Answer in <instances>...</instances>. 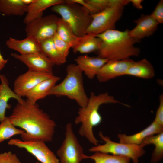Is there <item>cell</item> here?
Masks as SVG:
<instances>
[{"label": "cell", "mask_w": 163, "mask_h": 163, "mask_svg": "<svg viewBox=\"0 0 163 163\" xmlns=\"http://www.w3.org/2000/svg\"><path fill=\"white\" fill-rule=\"evenodd\" d=\"M51 9L61 16L78 37L86 34L92 18L89 11L84 6L66 0L64 3L52 6Z\"/></svg>", "instance_id": "5"}, {"label": "cell", "mask_w": 163, "mask_h": 163, "mask_svg": "<svg viewBox=\"0 0 163 163\" xmlns=\"http://www.w3.org/2000/svg\"><path fill=\"white\" fill-rule=\"evenodd\" d=\"M11 56L25 64L29 69L53 73L54 64L41 52L27 55L11 53Z\"/></svg>", "instance_id": "12"}, {"label": "cell", "mask_w": 163, "mask_h": 163, "mask_svg": "<svg viewBox=\"0 0 163 163\" xmlns=\"http://www.w3.org/2000/svg\"><path fill=\"white\" fill-rule=\"evenodd\" d=\"M74 60L81 71L90 79L96 76L102 66L109 60L98 56L87 55L78 56Z\"/></svg>", "instance_id": "15"}, {"label": "cell", "mask_w": 163, "mask_h": 163, "mask_svg": "<svg viewBox=\"0 0 163 163\" xmlns=\"http://www.w3.org/2000/svg\"><path fill=\"white\" fill-rule=\"evenodd\" d=\"M27 6L21 0H0V12L4 15L22 16L26 13Z\"/></svg>", "instance_id": "23"}, {"label": "cell", "mask_w": 163, "mask_h": 163, "mask_svg": "<svg viewBox=\"0 0 163 163\" xmlns=\"http://www.w3.org/2000/svg\"><path fill=\"white\" fill-rule=\"evenodd\" d=\"M8 144L25 149L41 163H59V159L53 152L46 145L45 142L41 140L24 141L12 139Z\"/></svg>", "instance_id": "10"}, {"label": "cell", "mask_w": 163, "mask_h": 163, "mask_svg": "<svg viewBox=\"0 0 163 163\" xmlns=\"http://www.w3.org/2000/svg\"><path fill=\"white\" fill-rule=\"evenodd\" d=\"M15 126L25 131L21 135L22 140L38 139L45 142H51L56 124L36 103L27 100L18 102L8 117Z\"/></svg>", "instance_id": "1"}, {"label": "cell", "mask_w": 163, "mask_h": 163, "mask_svg": "<svg viewBox=\"0 0 163 163\" xmlns=\"http://www.w3.org/2000/svg\"><path fill=\"white\" fill-rule=\"evenodd\" d=\"M39 163V162H36V163Z\"/></svg>", "instance_id": "39"}, {"label": "cell", "mask_w": 163, "mask_h": 163, "mask_svg": "<svg viewBox=\"0 0 163 163\" xmlns=\"http://www.w3.org/2000/svg\"><path fill=\"white\" fill-rule=\"evenodd\" d=\"M0 163H21L15 154L8 151L0 153Z\"/></svg>", "instance_id": "32"}, {"label": "cell", "mask_w": 163, "mask_h": 163, "mask_svg": "<svg viewBox=\"0 0 163 163\" xmlns=\"http://www.w3.org/2000/svg\"><path fill=\"white\" fill-rule=\"evenodd\" d=\"M86 158L93 160L94 163H129L131 159L125 155H110L99 152H95L91 155H86Z\"/></svg>", "instance_id": "26"}, {"label": "cell", "mask_w": 163, "mask_h": 163, "mask_svg": "<svg viewBox=\"0 0 163 163\" xmlns=\"http://www.w3.org/2000/svg\"><path fill=\"white\" fill-rule=\"evenodd\" d=\"M24 133L25 131L23 129L16 128L11 123L8 117H6L0 124V143L13 136L21 135Z\"/></svg>", "instance_id": "28"}, {"label": "cell", "mask_w": 163, "mask_h": 163, "mask_svg": "<svg viewBox=\"0 0 163 163\" xmlns=\"http://www.w3.org/2000/svg\"><path fill=\"white\" fill-rule=\"evenodd\" d=\"M53 75V73L28 69L15 79L13 91L21 97H24L29 91L38 83Z\"/></svg>", "instance_id": "11"}, {"label": "cell", "mask_w": 163, "mask_h": 163, "mask_svg": "<svg viewBox=\"0 0 163 163\" xmlns=\"http://www.w3.org/2000/svg\"><path fill=\"white\" fill-rule=\"evenodd\" d=\"M99 136L105 143L91 147L88 150L90 152L126 156L132 159L133 163H138L139 158L145 153L143 148L140 145L113 142L109 137L104 136L101 131L99 132Z\"/></svg>", "instance_id": "7"}, {"label": "cell", "mask_w": 163, "mask_h": 163, "mask_svg": "<svg viewBox=\"0 0 163 163\" xmlns=\"http://www.w3.org/2000/svg\"><path fill=\"white\" fill-rule=\"evenodd\" d=\"M69 1L70 2L77 3L84 6L89 11L91 15L99 12L91 5L88 3L85 0H69Z\"/></svg>", "instance_id": "34"}, {"label": "cell", "mask_w": 163, "mask_h": 163, "mask_svg": "<svg viewBox=\"0 0 163 163\" xmlns=\"http://www.w3.org/2000/svg\"><path fill=\"white\" fill-rule=\"evenodd\" d=\"M113 0H85L98 12L101 11L109 6Z\"/></svg>", "instance_id": "30"}, {"label": "cell", "mask_w": 163, "mask_h": 163, "mask_svg": "<svg viewBox=\"0 0 163 163\" xmlns=\"http://www.w3.org/2000/svg\"><path fill=\"white\" fill-rule=\"evenodd\" d=\"M158 23H163V0L158 3L153 11L150 15Z\"/></svg>", "instance_id": "31"}, {"label": "cell", "mask_w": 163, "mask_h": 163, "mask_svg": "<svg viewBox=\"0 0 163 163\" xmlns=\"http://www.w3.org/2000/svg\"><path fill=\"white\" fill-rule=\"evenodd\" d=\"M66 72L65 78L60 83L53 87L49 95L66 96L75 101L80 107H85L89 98L84 89L83 72L78 66L74 64L68 65Z\"/></svg>", "instance_id": "4"}, {"label": "cell", "mask_w": 163, "mask_h": 163, "mask_svg": "<svg viewBox=\"0 0 163 163\" xmlns=\"http://www.w3.org/2000/svg\"><path fill=\"white\" fill-rule=\"evenodd\" d=\"M133 21L136 26L132 30H129V35L132 38L139 41L152 35L157 30L158 24L150 15L142 14Z\"/></svg>", "instance_id": "14"}, {"label": "cell", "mask_w": 163, "mask_h": 163, "mask_svg": "<svg viewBox=\"0 0 163 163\" xmlns=\"http://www.w3.org/2000/svg\"><path fill=\"white\" fill-rule=\"evenodd\" d=\"M6 45L9 48L18 52L21 55L40 51L39 42L30 36L21 40L10 37L6 41Z\"/></svg>", "instance_id": "19"}, {"label": "cell", "mask_w": 163, "mask_h": 163, "mask_svg": "<svg viewBox=\"0 0 163 163\" xmlns=\"http://www.w3.org/2000/svg\"><path fill=\"white\" fill-rule=\"evenodd\" d=\"M133 5L136 8L139 9H142L143 8V6L142 3L143 1L142 0H130Z\"/></svg>", "instance_id": "35"}, {"label": "cell", "mask_w": 163, "mask_h": 163, "mask_svg": "<svg viewBox=\"0 0 163 163\" xmlns=\"http://www.w3.org/2000/svg\"><path fill=\"white\" fill-rule=\"evenodd\" d=\"M66 0H35L27 6V14L23 20L26 25L33 21L43 16V11L54 5L64 3Z\"/></svg>", "instance_id": "18"}, {"label": "cell", "mask_w": 163, "mask_h": 163, "mask_svg": "<svg viewBox=\"0 0 163 163\" xmlns=\"http://www.w3.org/2000/svg\"><path fill=\"white\" fill-rule=\"evenodd\" d=\"M159 104L157 110L154 120L159 124L163 126V95H161L159 98Z\"/></svg>", "instance_id": "33"}, {"label": "cell", "mask_w": 163, "mask_h": 163, "mask_svg": "<svg viewBox=\"0 0 163 163\" xmlns=\"http://www.w3.org/2000/svg\"><path fill=\"white\" fill-rule=\"evenodd\" d=\"M130 2V0H113L104 9L91 14L92 21L86 34L96 36L107 30L115 29L116 23L122 16L124 6Z\"/></svg>", "instance_id": "6"}, {"label": "cell", "mask_w": 163, "mask_h": 163, "mask_svg": "<svg viewBox=\"0 0 163 163\" xmlns=\"http://www.w3.org/2000/svg\"><path fill=\"white\" fill-rule=\"evenodd\" d=\"M56 33L62 40L71 44L72 48L77 43L79 37L75 35L70 26L61 18L58 22Z\"/></svg>", "instance_id": "27"}, {"label": "cell", "mask_w": 163, "mask_h": 163, "mask_svg": "<svg viewBox=\"0 0 163 163\" xmlns=\"http://www.w3.org/2000/svg\"><path fill=\"white\" fill-rule=\"evenodd\" d=\"M101 44V40L100 38L86 34L79 37L77 42L72 48L74 53H88L98 52L100 49Z\"/></svg>", "instance_id": "21"}, {"label": "cell", "mask_w": 163, "mask_h": 163, "mask_svg": "<svg viewBox=\"0 0 163 163\" xmlns=\"http://www.w3.org/2000/svg\"><path fill=\"white\" fill-rule=\"evenodd\" d=\"M60 78L59 76L53 75L41 82L26 94L25 96L26 100L33 104H35L38 100L49 95L52 89Z\"/></svg>", "instance_id": "17"}, {"label": "cell", "mask_w": 163, "mask_h": 163, "mask_svg": "<svg viewBox=\"0 0 163 163\" xmlns=\"http://www.w3.org/2000/svg\"><path fill=\"white\" fill-rule=\"evenodd\" d=\"M60 18L54 14L42 16L26 24L27 37L30 36L40 42L53 37L56 33Z\"/></svg>", "instance_id": "9"}, {"label": "cell", "mask_w": 163, "mask_h": 163, "mask_svg": "<svg viewBox=\"0 0 163 163\" xmlns=\"http://www.w3.org/2000/svg\"><path fill=\"white\" fill-rule=\"evenodd\" d=\"M134 61L130 58L109 60L102 66L96 76L99 82H103L125 75L128 69Z\"/></svg>", "instance_id": "13"}, {"label": "cell", "mask_w": 163, "mask_h": 163, "mask_svg": "<svg viewBox=\"0 0 163 163\" xmlns=\"http://www.w3.org/2000/svg\"><path fill=\"white\" fill-rule=\"evenodd\" d=\"M65 138L56 154L59 163H80L86 155L74 133L71 123L66 126Z\"/></svg>", "instance_id": "8"}, {"label": "cell", "mask_w": 163, "mask_h": 163, "mask_svg": "<svg viewBox=\"0 0 163 163\" xmlns=\"http://www.w3.org/2000/svg\"><path fill=\"white\" fill-rule=\"evenodd\" d=\"M2 88L0 93V122L5 119V113L7 109L10 108L11 106L8 104L11 98L16 99L18 102H22L24 100L13 91L9 86V82L5 76L0 74Z\"/></svg>", "instance_id": "20"}, {"label": "cell", "mask_w": 163, "mask_h": 163, "mask_svg": "<svg viewBox=\"0 0 163 163\" xmlns=\"http://www.w3.org/2000/svg\"><path fill=\"white\" fill-rule=\"evenodd\" d=\"M1 88H2V85H1V84H0V93L1 91Z\"/></svg>", "instance_id": "38"}, {"label": "cell", "mask_w": 163, "mask_h": 163, "mask_svg": "<svg viewBox=\"0 0 163 163\" xmlns=\"http://www.w3.org/2000/svg\"><path fill=\"white\" fill-rule=\"evenodd\" d=\"M53 39L59 54L65 63L72 45L62 40L56 33L53 37Z\"/></svg>", "instance_id": "29"}, {"label": "cell", "mask_w": 163, "mask_h": 163, "mask_svg": "<svg viewBox=\"0 0 163 163\" xmlns=\"http://www.w3.org/2000/svg\"><path fill=\"white\" fill-rule=\"evenodd\" d=\"M39 43L40 52L49 59L54 65H60L65 63L57 50L53 37Z\"/></svg>", "instance_id": "25"}, {"label": "cell", "mask_w": 163, "mask_h": 163, "mask_svg": "<svg viewBox=\"0 0 163 163\" xmlns=\"http://www.w3.org/2000/svg\"><path fill=\"white\" fill-rule=\"evenodd\" d=\"M153 144L155 149L152 155L151 163H158L163 157V132L156 135H152L145 138L139 145L143 148L149 144Z\"/></svg>", "instance_id": "24"}, {"label": "cell", "mask_w": 163, "mask_h": 163, "mask_svg": "<svg viewBox=\"0 0 163 163\" xmlns=\"http://www.w3.org/2000/svg\"><path fill=\"white\" fill-rule=\"evenodd\" d=\"M108 103H120L129 107L115 99L107 92L96 95L91 92L86 106L79 109L78 115L75 119V124H81L78 130L80 135L85 137L94 146L98 145L99 141L94 136L93 129L100 124L102 121L99 109L102 104Z\"/></svg>", "instance_id": "3"}, {"label": "cell", "mask_w": 163, "mask_h": 163, "mask_svg": "<svg viewBox=\"0 0 163 163\" xmlns=\"http://www.w3.org/2000/svg\"><path fill=\"white\" fill-rule=\"evenodd\" d=\"M163 132V126L155 120L146 128L141 131L131 135L119 134L118 137L120 143L139 145L147 137L158 134Z\"/></svg>", "instance_id": "16"}, {"label": "cell", "mask_w": 163, "mask_h": 163, "mask_svg": "<svg viewBox=\"0 0 163 163\" xmlns=\"http://www.w3.org/2000/svg\"><path fill=\"white\" fill-rule=\"evenodd\" d=\"M155 75L154 67L147 59L134 61L128 69L125 75H131L145 79L152 78Z\"/></svg>", "instance_id": "22"}, {"label": "cell", "mask_w": 163, "mask_h": 163, "mask_svg": "<svg viewBox=\"0 0 163 163\" xmlns=\"http://www.w3.org/2000/svg\"><path fill=\"white\" fill-rule=\"evenodd\" d=\"M22 2L26 5H29L34 2L35 0H21Z\"/></svg>", "instance_id": "37"}, {"label": "cell", "mask_w": 163, "mask_h": 163, "mask_svg": "<svg viewBox=\"0 0 163 163\" xmlns=\"http://www.w3.org/2000/svg\"><path fill=\"white\" fill-rule=\"evenodd\" d=\"M129 32L128 29L123 31L111 30L96 35L101 40L97 56L109 60H120L138 56L140 49L134 44L140 41L131 37Z\"/></svg>", "instance_id": "2"}, {"label": "cell", "mask_w": 163, "mask_h": 163, "mask_svg": "<svg viewBox=\"0 0 163 163\" xmlns=\"http://www.w3.org/2000/svg\"><path fill=\"white\" fill-rule=\"evenodd\" d=\"M8 61V59H5L0 52V72L5 67Z\"/></svg>", "instance_id": "36"}]
</instances>
